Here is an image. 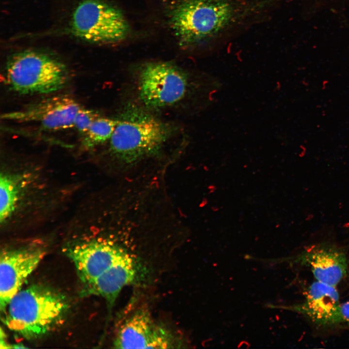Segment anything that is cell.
<instances>
[{
	"label": "cell",
	"mask_w": 349,
	"mask_h": 349,
	"mask_svg": "<svg viewBox=\"0 0 349 349\" xmlns=\"http://www.w3.org/2000/svg\"><path fill=\"white\" fill-rule=\"evenodd\" d=\"M81 107L73 98L58 95L4 113L1 118L18 123H35L46 130H62L74 127L75 116Z\"/></svg>",
	"instance_id": "cell-8"
},
{
	"label": "cell",
	"mask_w": 349,
	"mask_h": 349,
	"mask_svg": "<svg viewBox=\"0 0 349 349\" xmlns=\"http://www.w3.org/2000/svg\"><path fill=\"white\" fill-rule=\"evenodd\" d=\"M270 0H177L170 26L184 47L210 44L270 6Z\"/></svg>",
	"instance_id": "cell-1"
},
{
	"label": "cell",
	"mask_w": 349,
	"mask_h": 349,
	"mask_svg": "<svg viewBox=\"0 0 349 349\" xmlns=\"http://www.w3.org/2000/svg\"><path fill=\"white\" fill-rule=\"evenodd\" d=\"M110 148L121 160L131 162L159 151L174 136V127L147 110L128 105L117 118Z\"/></svg>",
	"instance_id": "cell-4"
},
{
	"label": "cell",
	"mask_w": 349,
	"mask_h": 349,
	"mask_svg": "<svg viewBox=\"0 0 349 349\" xmlns=\"http://www.w3.org/2000/svg\"><path fill=\"white\" fill-rule=\"evenodd\" d=\"M68 308L65 297L48 287L32 285L11 299L3 322L12 331L28 339L41 336L57 326Z\"/></svg>",
	"instance_id": "cell-3"
},
{
	"label": "cell",
	"mask_w": 349,
	"mask_h": 349,
	"mask_svg": "<svg viewBox=\"0 0 349 349\" xmlns=\"http://www.w3.org/2000/svg\"><path fill=\"white\" fill-rule=\"evenodd\" d=\"M68 78L66 66L62 61L36 50L13 54L8 59L5 67L8 86L22 95L55 92L66 85Z\"/></svg>",
	"instance_id": "cell-5"
},
{
	"label": "cell",
	"mask_w": 349,
	"mask_h": 349,
	"mask_svg": "<svg viewBox=\"0 0 349 349\" xmlns=\"http://www.w3.org/2000/svg\"><path fill=\"white\" fill-rule=\"evenodd\" d=\"M222 87L220 80L207 74L192 76L176 65L167 62H151L142 66L137 78L139 98L147 109L171 107L189 94L213 103Z\"/></svg>",
	"instance_id": "cell-2"
},
{
	"label": "cell",
	"mask_w": 349,
	"mask_h": 349,
	"mask_svg": "<svg viewBox=\"0 0 349 349\" xmlns=\"http://www.w3.org/2000/svg\"><path fill=\"white\" fill-rule=\"evenodd\" d=\"M117 123V118L99 116L83 135V144L90 148L110 140Z\"/></svg>",
	"instance_id": "cell-15"
},
{
	"label": "cell",
	"mask_w": 349,
	"mask_h": 349,
	"mask_svg": "<svg viewBox=\"0 0 349 349\" xmlns=\"http://www.w3.org/2000/svg\"><path fill=\"white\" fill-rule=\"evenodd\" d=\"M167 329L157 325L146 307L142 306L126 318L117 328L113 348L169 349L179 345Z\"/></svg>",
	"instance_id": "cell-7"
},
{
	"label": "cell",
	"mask_w": 349,
	"mask_h": 349,
	"mask_svg": "<svg viewBox=\"0 0 349 349\" xmlns=\"http://www.w3.org/2000/svg\"><path fill=\"white\" fill-rule=\"evenodd\" d=\"M98 117V114L95 111L81 107L75 116L74 127L83 136Z\"/></svg>",
	"instance_id": "cell-16"
},
{
	"label": "cell",
	"mask_w": 349,
	"mask_h": 349,
	"mask_svg": "<svg viewBox=\"0 0 349 349\" xmlns=\"http://www.w3.org/2000/svg\"><path fill=\"white\" fill-rule=\"evenodd\" d=\"M46 254L39 246H27L3 250L0 258V306L5 312L7 305L38 266Z\"/></svg>",
	"instance_id": "cell-9"
},
{
	"label": "cell",
	"mask_w": 349,
	"mask_h": 349,
	"mask_svg": "<svg viewBox=\"0 0 349 349\" xmlns=\"http://www.w3.org/2000/svg\"><path fill=\"white\" fill-rule=\"evenodd\" d=\"M19 188L16 179L1 174L0 177V221H5L14 212L18 199Z\"/></svg>",
	"instance_id": "cell-14"
},
{
	"label": "cell",
	"mask_w": 349,
	"mask_h": 349,
	"mask_svg": "<svg viewBox=\"0 0 349 349\" xmlns=\"http://www.w3.org/2000/svg\"><path fill=\"white\" fill-rule=\"evenodd\" d=\"M339 310L342 323H345L349 327V300L341 303Z\"/></svg>",
	"instance_id": "cell-17"
},
{
	"label": "cell",
	"mask_w": 349,
	"mask_h": 349,
	"mask_svg": "<svg viewBox=\"0 0 349 349\" xmlns=\"http://www.w3.org/2000/svg\"><path fill=\"white\" fill-rule=\"evenodd\" d=\"M340 303L336 286L316 280L308 287L303 302L290 308L314 324L326 327L342 323Z\"/></svg>",
	"instance_id": "cell-12"
},
{
	"label": "cell",
	"mask_w": 349,
	"mask_h": 349,
	"mask_svg": "<svg viewBox=\"0 0 349 349\" xmlns=\"http://www.w3.org/2000/svg\"><path fill=\"white\" fill-rule=\"evenodd\" d=\"M309 268L316 280L336 286L348 272V260L341 249L329 245L310 247L293 260Z\"/></svg>",
	"instance_id": "cell-11"
},
{
	"label": "cell",
	"mask_w": 349,
	"mask_h": 349,
	"mask_svg": "<svg viewBox=\"0 0 349 349\" xmlns=\"http://www.w3.org/2000/svg\"><path fill=\"white\" fill-rule=\"evenodd\" d=\"M137 268L135 258L128 254L86 286L87 291L103 298L111 310L122 289L136 279Z\"/></svg>",
	"instance_id": "cell-13"
},
{
	"label": "cell",
	"mask_w": 349,
	"mask_h": 349,
	"mask_svg": "<svg viewBox=\"0 0 349 349\" xmlns=\"http://www.w3.org/2000/svg\"><path fill=\"white\" fill-rule=\"evenodd\" d=\"M128 254L118 245L103 239L79 242L67 251L86 286Z\"/></svg>",
	"instance_id": "cell-10"
},
{
	"label": "cell",
	"mask_w": 349,
	"mask_h": 349,
	"mask_svg": "<svg viewBox=\"0 0 349 349\" xmlns=\"http://www.w3.org/2000/svg\"><path fill=\"white\" fill-rule=\"evenodd\" d=\"M70 31L85 41L112 43L124 39L129 31L128 23L121 12L100 0H84L74 10Z\"/></svg>",
	"instance_id": "cell-6"
}]
</instances>
